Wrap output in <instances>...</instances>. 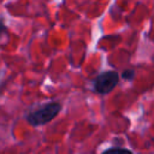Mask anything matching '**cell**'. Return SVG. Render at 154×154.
Here are the masks:
<instances>
[{"instance_id": "1", "label": "cell", "mask_w": 154, "mask_h": 154, "mask_svg": "<svg viewBox=\"0 0 154 154\" xmlns=\"http://www.w3.org/2000/svg\"><path fill=\"white\" fill-rule=\"evenodd\" d=\"M60 111V105L57 102H49L45 105L43 107L34 111L32 113L29 114L28 120L31 125L37 126V125H43L48 122H51Z\"/></svg>"}, {"instance_id": "2", "label": "cell", "mask_w": 154, "mask_h": 154, "mask_svg": "<svg viewBox=\"0 0 154 154\" xmlns=\"http://www.w3.org/2000/svg\"><path fill=\"white\" fill-rule=\"evenodd\" d=\"M118 79H119V77H118L117 72H114V71L103 72V73L99 75L94 82L95 90L101 94H107L111 90H113V88L118 83Z\"/></svg>"}, {"instance_id": "3", "label": "cell", "mask_w": 154, "mask_h": 154, "mask_svg": "<svg viewBox=\"0 0 154 154\" xmlns=\"http://www.w3.org/2000/svg\"><path fill=\"white\" fill-rule=\"evenodd\" d=\"M102 154H132V153L124 148H111V149L103 152Z\"/></svg>"}, {"instance_id": "4", "label": "cell", "mask_w": 154, "mask_h": 154, "mask_svg": "<svg viewBox=\"0 0 154 154\" xmlns=\"http://www.w3.org/2000/svg\"><path fill=\"white\" fill-rule=\"evenodd\" d=\"M132 75H134V72H132V71H128V72H124V73H123V77L128 79V78H131V76H132Z\"/></svg>"}, {"instance_id": "5", "label": "cell", "mask_w": 154, "mask_h": 154, "mask_svg": "<svg viewBox=\"0 0 154 154\" xmlns=\"http://www.w3.org/2000/svg\"><path fill=\"white\" fill-rule=\"evenodd\" d=\"M5 31V25H4V23H2V20L0 19V35L2 34Z\"/></svg>"}]
</instances>
